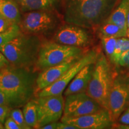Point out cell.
<instances>
[{"label": "cell", "mask_w": 129, "mask_h": 129, "mask_svg": "<svg viewBox=\"0 0 129 129\" xmlns=\"http://www.w3.org/2000/svg\"><path fill=\"white\" fill-rule=\"evenodd\" d=\"M129 106V74L114 75L109 98L108 111L114 122Z\"/></svg>", "instance_id": "7"}, {"label": "cell", "mask_w": 129, "mask_h": 129, "mask_svg": "<svg viewBox=\"0 0 129 129\" xmlns=\"http://www.w3.org/2000/svg\"><path fill=\"white\" fill-rule=\"evenodd\" d=\"M81 56L71 58L62 63L41 71L36 80V92L38 93L59 80Z\"/></svg>", "instance_id": "13"}, {"label": "cell", "mask_w": 129, "mask_h": 129, "mask_svg": "<svg viewBox=\"0 0 129 129\" xmlns=\"http://www.w3.org/2000/svg\"><path fill=\"white\" fill-rule=\"evenodd\" d=\"M37 106L38 128L62 118L64 99L62 94L38 97L33 99Z\"/></svg>", "instance_id": "9"}, {"label": "cell", "mask_w": 129, "mask_h": 129, "mask_svg": "<svg viewBox=\"0 0 129 129\" xmlns=\"http://www.w3.org/2000/svg\"><path fill=\"white\" fill-rule=\"evenodd\" d=\"M61 121L75 125L78 129L111 128L114 125L110 112L105 108L75 118H61Z\"/></svg>", "instance_id": "12"}, {"label": "cell", "mask_w": 129, "mask_h": 129, "mask_svg": "<svg viewBox=\"0 0 129 129\" xmlns=\"http://www.w3.org/2000/svg\"><path fill=\"white\" fill-rule=\"evenodd\" d=\"M14 23L4 16L0 15V32L7 30Z\"/></svg>", "instance_id": "26"}, {"label": "cell", "mask_w": 129, "mask_h": 129, "mask_svg": "<svg viewBox=\"0 0 129 129\" xmlns=\"http://www.w3.org/2000/svg\"><path fill=\"white\" fill-rule=\"evenodd\" d=\"M0 105L7 106L11 109L20 107V105L16 100L2 90H0Z\"/></svg>", "instance_id": "23"}, {"label": "cell", "mask_w": 129, "mask_h": 129, "mask_svg": "<svg viewBox=\"0 0 129 129\" xmlns=\"http://www.w3.org/2000/svg\"><path fill=\"white\" fill-rule=\"evenodd\" d=\"M10 65V63L9 60L5 57L3 53L0 51V69L9 67Z\"/></svg>", "instance_id": "29"}, {"label": "cell", "mask_w": 129, "mask_h": 129, "mask_svg": "<svg viewBox=\"0 0 129 129\" xmlns=\"http://www.w3.org/2000/svg\"><path fill=\"white\" fill-rule=\"evenodd\" d=\"M0 15L19 24L22 17V12L15 0H0Z\"/></svg>", "instance_id": "17"}, {"label": "cell", "mask_w": 129, "mask_h": 129, "mask_svg": "<svg viewBox=\"0 0 129 129\" xmlns=\"http://www.w3.org/2000/svg\"><path fill=\"white\" fill-rule=\"evenodd\" d=\"M10 116L17 122L21 129H31L29 125L26 122L23 111L20 109L18 108L12 109L10 113Z\"/></svg>", "instance_id": "22"}, {"label": "cell", "mask_w": 129, "mask_h": 129, "mask_svg": "<svg viewBox=\"0 0 129 129\" xmlns=\"http://www.w3.org/2000/svg\"><path fill=\"white\" fill-rule=\"evenodd\" d=\"M88 29L67 23L60 25L54 32L53 41L66 46L86 48L92 43Z\"/></svg>", "instance_id": "10"}, {"label": "cell", "mask_w": 129, "mask_h": 129, "mask_svg": "<svg viewBox=\"0 0 129 129\" xmlns=\"http://www.w3.org/2000/svg\"><path fill=\"white\" fill-rule=\"evenodd\" d=\"M118 0H63V20L88 29L98 28L108 18Z\"/></svg>", "instance_id": "1"}, {"label": "cell", "mask_w": 129, "mask_h": 129, "mask_svg": "<svg viewBox=\"0 0 129 129\" xmlns=\"http://www.w3.org/2000/svg\"><path fill=\"white\" fill-rule=\"evenodd\" d=\"M37 76L33 69L10 65L0 69V90L23 106L36 92Z\"/></svg>", "instance_id": "2"}, {"label": "cell", "mask_w": 129, "mask_h": 129, "mask_svg": "<svg viewBox=\"0 0 129 129\" xmlns=\"http://www.w3.org/2000/svg\"><path fill=\"white\" fill-rule=\"evenodd\" d=\"M58 122H52L43 125L40 129H57Z\"/></svg>", "instance_id": "31"}, {"label": "cell", "mask_w": 129, "mask_h": 129, "mask_svg": "<svg viewBox=\"0 0 129 129\" xmlns=\"http://www.w3.org/2000/svg\"><path fill=\"white\" fill-rule=\"evenodd\" d=\"M101 38L106 56L112 63L117 38L114 37H101Z\"/></svg>", "instance_id": "21"}, {"label": "cell", "mask_w": 129, "mask_h": 129, "mask_svg": "<svg viewBox=\"0 0 129 129\" xmlns=\"http://www.w3.org/2000/svg\"><path fill=\"white\" fill-rule=\"evenodd\" d=\"M98 32L101 37H114L118 38L127 36V32L124 31L115 23L105 21L98 27Z\"/></svg>", "instance_id": "18"}, {"label": "cell", "mask_w": 129, "mask_h": 129, "mask_svg": "<svg viewBox=\"0 0 129 129\" xmlns=\"http://www.w3.org/2000/svg\"><path fill=\"white\" fill-rule=\"evenodd\" d=\"M113 79L114 74L108 59L104 53H99L85 93L108 110Z\"/></svg>", "instance_id": "4"}, {"label": "cell", "mask_w": 129, "mask_h": 129, "mask_svg": "<svg viewBox=\"0 0 129 129\" xmlns=\"http://www.w3.org/2000/svg\"><path fill=\"white\" fill-rule=\"evenodd\" d=\"M11 110L12 109L9 106L0 105V122L4 123L7 118L10 115Z\"/></svg>", "instance_id": "25"}, {"label": "cell", "mask_w": 129, "mask_h": 129, "mask_svg": "<svg viewBox=\"0 0 129 129\" xmlns=\"http://www.w3.org/2000/svg\"><path fill=\"white\" fill-rule=\"evenodd\" d=\"M60 23L57 11L42 10L22 13L19 25L23 33L38 36L56 31Z\"/></svg>", "instance_id": "5"}, {"label": "cell", "mask_w": 129, "mask_h": 129, "mask_svg": "<svg viewBox=\"0 0 129 129\" xmlns=\"http://www.w3.org/2000/svg\"><path fill=\"white\" fill-rule=\"evenodd\" d=\"M19 24L14 23L7 30L0 32V48L22 33Z\"/></svg>", "instance_id": "20"}, {"label": "cell", "mask_w": 129, "mask_h": 129, "mask_svg": "<svg viewBox=\"0 0 129 129\" xmlns=\"http://www.w3.org/2000/svg\"><path fill=\"white\" fill-rule=\"evenodd\" d=\"M21 12L25 13L34 10L57 11L62 7L63 0H15Z\"/></svg>", "instance_id": "15"}, {"label": "cell", "mask_w": 129, "mask_h": 129, "mask_svg": "<svg viewBox=\"0 0 129 129\" xmlns=\"http://www.w3.org/2000/svg\"><path fill=\"white\" fill-rule=\"evenodd\" d=\"M57 129H78V127L75 125L68 124L66 122L61 121L60 122H58L57 128Z\"/></svg>", "instance_id": "30"}, {"label": "cell", "mask_w": 129, "mask_h": 129, "mask_svg": "<svg viewBox=\"0 0 129 129\" xmlns=\"http://www.w3.org/2000/svg\"><path fill=\"white\" fill-rule=\"evenodd\" d=\"M94 63L87 64L78 72L64 90V96L86 91L87 88L92 77Z\"/></svg>", "instance_id": "14"}, {"label": "cell", "mask_w": 129, "mask_h": 129, "mask_svg": "<svg viewBox=\"0 0 129 129\" xmlns=\"http://www.w3.org/2000/svg\"><path fill=\"white\" fill-rule=\"evenodd\" d=\"M23 113L26 122L31 128H38L37 106L33 99L23 106Z\"/></svg>", "instance_id": "19"}, {"label": "cell", "mask_w": 129, "mask_h": 129, "mask_svg": "<svg viewBox=\"0 0 129 129\" xmlns=\"http://www.w3.org/2000/svg\"><path fill=\"white\" fill-rule=\"evenodd\" d=\"M127 30H129V12L127 14Z\"/></svg>", "instance_id": "33"}, {"label": "cell", "mask_w": 129, "mask_h": 129, "mask_svg": "<svg viewBox=\"0 0 129 129\" xmlns=\"http://www.w3.org/2000/svg\"><path fill=\"white\" fill-rule=\"evenodd\" d=\"M113 128L119 129H129V124H117L113 125Z\"/></svg>", "instance_id": "32"}, {"label": "cell", "mask_w": 129, "mask_h": 129, "mask_svg": "<svg viewBox=\"0 0 129 129\" xmlns=\"http://www.w3.org/2000/svg\"><path fill=\"white\" fill-rule=\"evenodd\" d=\"M118 120L121 124H129V106L122 113Z\"/></svg>", "instance_id": "28"}, {"label": "cell", "mask_w": 129, "mask_h": 129, "mask_svg": "<svg viewBox=\"0 0 129 129\" xmlns=\"http://www.w3.org/2000/svg\"><path fill=\"white\" fill-rule=\"evenodd\" d=\"M85 48L66 46L54 41L41 43L35 67L43 71L60 64L73 57L83 56Z\"/></svg>", "instance_id": "6"}, {"label": "cell", "mask_w": 129, "mask_h": 129, "mask_svg": "<svg viewBox=\"0 0 129 129\" xmlns=\"http://www.w3.org/2000/svg\"><path fill=\"white\" fill-rule=\"evenodd\" d=\"M65 97L62 118H75L104 108L85 92L75 93Z\"/></svg>", "instance_id": "11"}, {"label": "cell", "mask_w": 129, "mask_h": 129, "mask_svg": "<svg viewBox=\"0 0 129 129\" xmlns=\"http://www.w3.org/2000/svg\"><path fill=\"white\" fill-rule=\"evenodd\" d=\"M99 53V51L96 49L87 51L59 80L49 86L38 91L37 93V96L42 97L62 94L69 84L81 69L87 64L96 62Z\"/></svg>", "instance_id": "8"}, {"label": "cell", "mask_w": 129, "mask_h": 129, "mask_svg": "<svg viewBox=\"0 0 129 129\" xmlns=\"http://www.w3.org/2000/svg\"><path fill=\"white\" fill-rule=\"evenodd\" d=\"M129 12V0H120L117 7L114 9L106 21L115 23L127 32V17Z\"/></svg>", "instance_id": "16"}, {"label": "cell", "mask_w": 129, "mask_h": 129, "mask_svg": "<svg viewBox=\"0 0 129 129\" xmlns=\"http://www.w3.org/2000/svg\"><path fill=\"white\" fill-rule=\"evenodd\" d=\"M3 128H5L4 125H3V123L0 122V129H3Z\"/></svg>", "instance_id": "34"}, {"label": "cell", "mask_w": 129, "mask_h": 129, "mask_svg": "<svg viewBox=\"0 0 129 129\" xmlns=\"http://www.w3.org/2000/svg\"><path fill=\"white\" fill-rule=\"evenodd\" d=\"M127 36L128 37V38H129V30H127Z\"/></svg>", "instance_id": "35"}, {"label": "cell", "mask_w": 129, "mask_h": 129, "mask_svg": "<svg viewBox=\"0 0 129 129\" xmlns=\"http://www.w3.org/2000/svg\"><path fill=\"white\" fill-rule=\"evenodd\" d=\"M4 128L6 129H21L20 127L10 116L7 118L4 122Z\"/></svg>", "instance_id": "27"}, {"label": "cell", "mask_w": 129, "mask_h": 129, "mask_svg": "<svg viewBox=\"0 0 129 129\" xmlns=\"http://www.w3.org/2000/svg\"><path fill=\"white\" fill-rule=\"evenodd\" d=\"M42 42L37 35L23 32L0 48L13 67L32 69L36 65Z\"/></svg>", "instance_id": "3"}, {"label": "cell", "mask_w": 129, "mask_h": 129, "mask_svg": "<svg viewBox=\"0 0 129 129\" xmlns=\"http://www.w3.org/2000/svg\"><path fill=\"white\" fill-rule=\"evenodd\" d=\"M115 65L121 68L129 67V50L124 53L120 56V59Z\"/></svg>", "instance_id": "24"}]
</instances>
